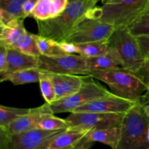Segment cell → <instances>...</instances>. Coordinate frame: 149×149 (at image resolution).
Listing matches in <instances>:
<instances>
[{
    "instance_id": "cell-9",
    "label": "cell",
    "mask_w": 149,
    "mask_h": 149,
    "mask_svg": "<svg viewBox=\"0 0 149 149\" xmlns=\"http://www.w3.org/2000/svg\"><path fill=\"white\" fill-rule=\"evenodd\" d=\"M90 14L76 26L66 39V42L78 45L110 38L116 26L92 17Z\"/></svg>"
},
{
    "instance_id": "cell-39",
    "label": "cell",
    "mask_w": 149,
    "mask_h": 149,
    "mask_svg": "<svg viewBox=\"0 0 149 149\" xmlns=\"http://www.w3.org/2000/svg\"><path fill=\"white\" fill-rule=\"evenodd\" d=\"M93 1H95V2H98V1H102V0H93Z\"/></svg>"
},
{
    "instance_id": "cell-25",
    "label": "cell",
    "mask_w": 149,
    "mask_h": 149,
    "mask_svg": "<svg viewBox=\"0 0 149 149\" xmlns=\"http://www.w3.org/2000/svg\"><path fill=\"white\" fill-rule=\"evenodd\" d=\"M129 29L136 37L149 35V0L143 11L129 26Z\"/></svg>"
},
{
    "instance_id": "cell-3",
    "label": "cell",
    "mask_w": 149,
    "mask_h": 149,
    "mask_svg": "<svg viewBox=\"0 0 149 149\" xmlns=\"http://www.w3.org/2000/svg\"><path fill=\"white\" fill-rule=\"evenodd\" d=\"M148 125L149 118L140 100L124 115L121 140L116 149H149Z\"/></svg>"
},
{
    "instance_id": "cell-13",
    "label": "cell",
    "mask_w": 149,
    "mask_h": 149,
    "mask_svg": "<svg viewBox=\"0 0 149 149\" xmlns=\"http://www.w3.org/2000/svg\"><path fill=\"white\" fill-rule=\"evenodd\" d=\"M52 114L53 113L51 110L50 104L45 102L42 106L32 108L27 115L15 120L10 124L7 131L10 134H14L37 129L38 124Z\"/></svg>"
},
{
    "instance_id": "cell-33",
    "label": "cell",
    "mask_w": 149,
    "mask_h": 149,
    "mask_svg": "<svg viewBox=\"0 0 149 149\" xmlns=\"http://www.w3.org/2000/svg\"><path fill=\"white\" fill-rule=\"evenodd\" d=\"M137 38L143 55L149 53V35H141Z\"/></svg>"
},
{
    "instance_id": "cell-18",
    "label": "cell",
    "mask_w": 149,
    "mask_h": 149,
    "mask_svg": "<svg viewBox=\"0 0 149 149\" xmlns=\"http://www.w3.org/2000/svg\"><path fill=\"white\" fill-rule=\"evenodd\" d=\"M121 136L122 128L121 127H117L90 130L86 134L84 139L88 143H94L95 142H99L110 146L111 149H116L120 142Z\"/></svg>"
},
{
    "instance_id": "cell-6",
    "label": "cell",
    "mask_w": 149,
    "mask_h": 149,
    "mask_svg": "<svg viewBox=\"0 0 149 149\" xmlns=\"http://www.w3.org/2000/svg\"><path fill=\"white\" fill-rule=\"evenodd\" d=\"M65 129L48 131L33 129L14 134L0 129V149H48L55 137Z\"/></svg>"
},
{
    "instance_id": "cell-29",
    "label": "cell",
    "mask_w": 149,
    "mask_h": 149,
    "mask_svg": "<svg viewBox=\"0 0 149 149\" xmlns=\"http://www.w3.org/2000/svg\"><path fill=\"white\" fill-rule=\"evenodd\" d=\"M145 58H144L143 63L141 68L137 72L138 74L141 76L143 81L145 83L146 86H147L148 89H149V53L144 55Z\"/></svg>"
},
{
    "instance_id": "cell-20",
    "label": "cell",
    "mask_w": 149,
    "mask_h": 149,
    "mask_svg": "<svg viewBox=\"0 0 149 149\" xmlns=\"http://www.w3.org/2000/svg\"><path fill=\"white\" fill-rule=\"evenodd\" d=\"M77 54L86 58H93L106 54L110 51L109 39L77 45Z\"/></svg>"
},
{
    "instance_id": "cell-34",
    "label": "cell",
    "mask_w": 149,
    "mask_h": 149,
    "mask_svg": "<svg viewBox=\"0 0 149 149\" xmlns=\"http://www.w3.org/2000/svg\"><path fill=\"white\" fill-rule=\"evenodd\" d=\"M141 101L143 104H144V105H145V104L148 103L149 102V89L147 90V91L143 95L142 97H141Z\"/></svg>"
},
{
    "instance_id": "cell-14",
    "label": "cell",
    "mask_w": 149,
    "mask_h": 149,
    "mask_svg": "<svg viewBox=\"0 0 149 149\" xmlns=\"http://www.w3.org/2000/svg\"><path fill=\"white\" fill-rule=\"evenodd\" d=\"M7 64L8 70L6 74L0 76V81H5L10 74L20 70L27 69L39 68V57L27 55L15 48L7 49Z\"/></svg>"
},
{
    "instance_id": "cell-31",
    "label": "cell",
    "mask_w": 149,
    "mask_h": 149,
    "mask_svg": "<svg viewBox=\"0 0 149 149\" xmlns=\"http://www.w3.org/2000/svg\"><path fill=\"white\" fill-rule=\"evenodd\" d=\"M39 0H26L22 8V18L30 17Z\"/></svg>"
},
{
    "instance_id": "cell-1",
    "label": "cell",
    "mask_w": 149,
    "mask_h": 149,
    "mask_svg": "<svg viewBox=\"0 0 149 149\" xmlns=\"http://www.w3.org/2000/svg\"><path fill=\"white\" fill-rule=\"evenodd\" d=\"M93 0H68L63 12L55 18L36 20L38 35L57 42L66 40L76 26L96 7Z\"/></svg>"
},
{
    "instance_id": "cell-36",
    "label": "cell",
    "mask_w": 149,
    "mask_h": 149,
    "mask_svg": "<svg viewBox=\"0 0 149 149\" xmlns=\"http://www.w3.org/2000/svg\"><path fill=\"white\" fill-rule=\"evenodd\" d=\"M111 1L112 0H102L101 2L103 4H108V3H110Z\"/></svg>"
},
{
    "instance_id": "cell-4",
    "label": "cell",
    "mask_w": 149,
    "mask_h": 149,
    "mask_svg": "<svg viewBox=\"0 0 149 149\" xmlns=\"http://www.w3.org/2000/svg\"><path fill=\"white\" fill-rule=\"evenodd\" d=\"M148 0H112L110 3L95 7L90 15L116 27H129L145 9Z\"/></svg>"
},
{
    "instance_id": "cell-37",
    "label": "cell",
    "mask_w": 149,
    "mask_h": 149,
    "mask_svg": "<svg viewBox=\"0 0 149 149\" xmlns=\"http://www.w3.org/2000/svg\"><path fill=\"white\" fill-rule=\"evenodd\" d=\"M147 139H148V141L149 143V125H148V132H147Z\"/></svg>"
},
{
    "instance_id": "cell-17",
    "label": "cell",
    "mask_w": 149,
    "mask_h": 149,
    "mask_svg": "<svg viewBox=\"0 0 149 149\" xmlns=\"http://www.w3.org/2000/svg\"><path fill=\"white\" fill-rule=\"evenodd\" d=\"M68 0H39L30 17L36 20L55 18L65 10Z\"/></svg>"
},
{
    "instance_id": "cell-30",
    "label": "cell",
    "mask_w": 149,
    "mask_h": 149,
    "mask_svg": "<svg viewBox=\"0 0 149 149\" xmlns=\"http://www.w3.org/2000/svg\"><path fill=\"white\" fill-rule=\"evenodd\" d=\"M7 48L0 45V76L6 74L8 70L7 64Z\"/></svg>"
},
{
    "instance_id": "cell-32",
    "label": "cell",
    "mask_w": 149,
    "mask_h": 149,
    "mask_svg": "<svg viewBox=\"0 0 149 149\" xmlns=\"http://www.w3.org/2000/svg\"><path fill=\"white\" fill-rule=\"evenodd\" d=\"M58 44H59L60 48L66 54L77 53V48L76 44L66 42V41L58 42Z\"/></svg>"
},
{
    "instance_id": "cell-23",
    "label": "cell",
    "mask_w": 149,
    "mask_h": 149,
    "mask_svg": "<svg viewBox=\"0 0 149 149\" xmlns=\"http://www.w3.org/2000/svg\"><path fill=\"white\" fill-rule=\"evenodd\" d=\"M36 40L41 56L47 57H57L68 55L60 48L58 42L53 39L36 34Z\"/></svg>"
},
{
    "instance_id": "cell-35",
    "label": "cell",
    "mask_w": 149,
    "mask_h": 149,
    "mask_svg": "<svg viewBox=\"0 0 149 149\" xmlns=\"http://www.w3.org/2000/svg\"><path fill=\"white\" fill-rule=\"evenodd\" d=\"M143 108H144V111H145L146 115L149 118V102L147 104H143Z\"/></svg>"
},
{
    "instance_id": "cell-24",
    "label": "cell",
    "mask_w": 149,
    "mask_h": 149,
    "mask_svg": "<svg viewBox=\"0 0 149 149\" xmlns=\"http://www.w3.org/2000/svg\"><path fill=\"white\" fill-rule=\"evenodd\" d=\"M15 48L27 55L36 57H39L41 56L36 43V34L30 33L27 30Z\"/></svg>"
},
{
    "instance_id": "cell-11",
    "label": "cell",
    "mask_w": 149,
    "mask_h": 149,
    "mask_svg": "<svg viewBox=\"0 0 149 149\" xmlns=\"http://www.w3.org/2000/svg\"><path fill=\"white\" fill-rule=\"evenodd\" d=\"M140 101V100H139ZM139 101L130 100L111 94L87 102L72 112H101L125 114Z\"/></svg>"
},
{
    "instance_id": "cell-15",
    "label": "cell",
    "mask_w": 149,
    "mask_h": 149,
    "mask_svg": "<svg viewBox=\"0 0 149 149\" xmlns=\"http://www.w3.org/2000/svg\"><path fill=\"white\" fill-rule=\"evenodd\" d=\"M24 19L15 18L5 25H0V45L7 49L15 48L26 29L23 24Z\"/></svg>"
},
{
    "instance_id": "cell-2",
    "label": "cell",
    "mask_w": 149,
    "mask_h": 149,
    "mask_svg": "<svg viewBox=\"0 0 149 149\" xmlns=\"http://www.w3.org/2000/svg\"><path fill=\"white\" fill-rule=\"evenodd\" d=\"M88 75L104 82L109 86L113 94L126 99L141 100L148 90L138 72L122 67L108 70L90 71Z\"/></svg>"
},
{
    "instance_id": "cell-10",
    "label": "cell",
    "mask_w": 149,
    "mask_h": 149,
    "mask_svg": "<svg viewBox=\"0 0 149 149\" xmlns=\"http://www.w3.org/2000/svg\"><path fill=\"white\" fill-rule=\"evenodd\" d=\"M125 114L101 112H71L67 117L69 127L84 129H102L121 127Z\"/></svg>"
},
{
    "instance_id": "cell-22",
    "label": "cell",
    "mask_w": 149,
    "mask_h": 149,
    "mask_svg": "<svg viewBox=\"0 0 149 149\" xmlns=\"http://www.w3.org/2000/svg\"><path fill=\"white\" fill-rule=\"evenodd\" d=\"M42 71L39 68L20 70L10 74L5 81H10L13 85H23L26 83H39Z\"/></svg>"
},
{
    "instance_id": "cell-27",
    "label": "cell",
    "mask_w": 149,
    "mask_h": 149,
    "mask_svg": "<svg viewBox=\"0 0 149 149\" xmlns=\"http://www.w3.org/2000/svg\"><path fill=\"white\" fill-rule=\"evenodd\" d=\"M68 124L66 119L58 118L54 115V114L49 115L45 119L42 120L37 126V129L48 131H55V130L64 129L68 128Z\"/></svg>"
},
{
    "instance_id": "cell-26",
    "label": "cell",
    "mask_w": 149,
    "mask_h": 149,
    "mask_svg": "<svg viewBox=\"0 0 149 149\" xmlns=\"http://www.w3.org/2000/svg\"><path fill=\"white\" fill-rule=\"evenodd\" d=\"M39 83L41 92H42V96L45 99V102L52 104V102H55L56 100L55 86L45 72L42 71Z\"/></svg>"
},
{
    "instance_id": "cell-7",
    "label": "cell",
    "mask_w": 149,
    "mask_h": 149,
    "mask_svg": "<svg viewBox=\"0 0 149 149\" xmlns=\"http://www.w3.org/2000/svg\"><path fill=\"white\" fill-rule=\"evenodd\" d=\"M111 93V92L103 87L99 82L93 80V77L90 76L77 93L50 104L51 110L54 115L66 112L71 113L74 112L76 108L90 101L109 96Z\"/></svg>"
},
{
    "instance_id": "cell-19",
    "label": "cell",
    "mask_w": 149,
    "mask_h": 149,
    "mask_svg": "<svg viewBox=\"0 0 149 149\" xmlns=\"http://www.w3.org/2000/svg\"><path fill=\"white\" fill-rule=\"evenodd\" d=\"M110 51L106 54L93 58H88L90 71L108 70L123 66L121 57L116 49L110 47Z\"/></svg>"
},
{
    "instance_id": "cell-5",
    "label": "cell",
    "mask_w": 149,
    "mask_h": 149,
    "mask_svg": "<svg viewBox=\"0 0 149 149\" xmlns=\"http://www.w3.org/2000/svg\"><path fill=\"white\" fill-rule=\"evenodd\" d=\"M109 45L116 50L122 59L124 68L138 72L143 63L144 56L138 38L128 26L116 27L109 39Z\"/></svg>"
},
{
    "instance_id": "cell-28",
    "label": "cell",
    "mask_w": 149,
    "mask_h": 149,
    "mask_svg": "<svg viewBox=\"0 0 149 149\" xmlns=\"http://www.w3.org/2000/svg\"><path fill=\"white\" fill-rule=\"evenodd\" d=\"M25 1L26 0H0V9L5 10L15 18H22V8Z\"/></svg>"
},
{
    "instance_id": "cell-38",
    "label": "cell",
    "mask_w": 149,
    "mask_h": 149,
    "mask_svg": "<svg viewBox=\"0 0 149 149\" xmlns=\"http://www.w3.org/2000/svg\"><path fill=\"white\" fill-rule=\"evenodd\" d=\"M68 149H81V148L80 146H77L75 148H68Z\"/></svg>"
},
{
    "instance_id": "cell-12",
    "label": "cell",
    "mask_w": 149,
    "mask_h": 149,
    "mask_svg": "<svg viewBox=\"0 0 149 149\" xmlns=\"http://www.w3.org/2000/svg\"><path fill=\"white\" fill-rule=\"evenodd\" d=\"M46 73L55 86L56 100L77 93L90 77V75Z\"/></svg>"
},
{
    "instance_id": "cell-21",
    "label": "cell",
    "mask_w": 149,
    "mask_h": 149,
    "mask_svg": "<svg viewBox=\"0 0 149 149\" xmlns=\"http://www.w3.org/2000/svg\"><path fill=\"white\" fill-rule=\"evenodd\" d=\"M32 108H17L0 106V129L7 130L10 124L20 117L29 114Z\"/></svg>"
},
{
    "instance_id": "cell-8",
    "label": "cell",
    "mask_w": 149,
    "mask_h": 149,
    "mask_svg": "<svg viewBox=\"0 0 149 149\" xmlns=\"http://www.w3.org/2000/svg\"><path fill=\"white\" fill-rule=\"evenodd\" d=\"M45 72L88 75L90 72L89 58L79 54H68L57 57L39 56V67Z\"/></svg>"
},
{
    "instance_id": "cell-16",
    "label": "cell",
    "mask_w": 149,
    "mask_h": 149,
    "mask_svg": "<svg viewBox=\"0 0 149 149\" xmlns=\"http://www.w3.org/2000/svg\"><path fill=\"white\" fill-rule=\"evenodd\" d=\"M90 130L79 127H68L55 137L48 149H68L77 146L81 148L80 142Z\"/></svg>"
}]
</instances>
